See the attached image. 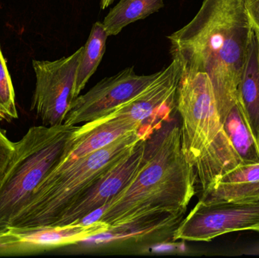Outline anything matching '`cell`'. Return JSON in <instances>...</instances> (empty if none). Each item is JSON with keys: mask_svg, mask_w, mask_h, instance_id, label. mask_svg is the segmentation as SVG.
<instances>
[{"mask_svg": "<svg viewBox=\"0 0 259 258\" xmlns=\"http://www.w3.org/2000/svg\"><path fill=\"white\" fill-rule=\"evenodd\" d=\"M141 130V124L113 112L95 121L77 126L70 136L68 146L58 167H66L84 156L101 149L118 138Z\"/></svg>", "mask_w": 259, "mask_h": 258, "instance_id": "obj_12", "label": "cell"}, {"mask_svg": "<svg viewBox=\"0 0 259 258\" xmlns=\"http://www.w3.org/2000/svg\"><path fill=\"white\" fill-rule=\"evenodd\" d=\"M258 51H259V33H258Z\"/></svg>", "mask_w": 259, "mask_h": 258, "instance_id": "obj_26", "label": "cell"}, {"mask_svg": "<svg viewBox=\"0 0 259 258\" xmlns=\"http://www.w3.org/2000/svg\"><path fill=\"white\" fill-rule=\"evenodd\" d=\"M164 6V0H120L103 24L109 36H116L131 23L144 19Z\"/></svg>", "mask_w": 259, "mask_h": 258, "instance_id": "obj_17", "label": "cell"}, {"mask_svg": "<svg viewBox=\"0 0 259 258\" xmlns=\"http://www.w3.org/2000/svg\"><path fill=\"white\" fill-rule=\"evenodd\" d=\"M223 127L242 165L259 163V147L249 127L244 111L237 101L223 121Z\"/></svg>", "mask_w": 259, "mask_h": 258, "instance_id": "obj_15", "label": "cell"}, {"mask_svg": "<svg viewBox=\"0 0 259 258\" xmlns=\"http://www.w3.org/2000/svg\"><path fill=\"white\" fill-rule=\"evenodd\" d=\"M161 72V70L150 75H138L131 67L105 77L71 102L64 124L77 126L109 115L143 92Z\"/></svg>", "mask_w": 259, "mask_h": 258, "instance_id": "obj_8", "label": "cell"}, {"mask_svg": "<svg viewBox=\"0 0 259 258\" xmlns=\"http://www.w3.org/2000/svg\"><path fill=\"white\" fill-rule=\"evenodd\" d=\"M244 4L251 24L259 33V0H244Z\"/></svg>", "mask_w": 259, "mask_h": 258, "instance_id": "obj_22", "label": "cell"}, {"mask_svg": "<svg viewBox=\"0 0 259 258\" xmlns=\"http://www.w3.org/2000/svg\"><path fill=\"white\" fill-rule=\"evenodd\" d=\"M259 199V181L243 184L217 185L199 200L209 202L218 201H248Z\"/></svg>", "mask_w": 259, "mask_h": 258, "instance_id": "obj_18", "label": "cell"}, {"mask_svg": "<svg viewBox=\"0 0 259 258\" xmlns=\"http://www.w3.org/2000/svg\"><path fill=\"white\" fill-rule=\"evenodd\" d=\"M148 142L144 165L124 190L99 209L95 221L114 227L151 214L187 212L198 179L183 152L181 126L162 125Z\"/></svg>", "mask_w": 259, "mask_h": 258, "instance_id": "obj_2", "label": "cell"}, {"mask_svg": "<svg viewBox=\"0 0 259 258\" xmlns=\"http://www.w3.org/2000/svg\"><path fill=\"white\" fill-rule=\"evenodd\" d=\"M83 46L68 57L55 61L33 60L36 77L30 110L36 112L44 126L64 124L74 101L76 75Z\"/></svg>", "mask_w": 259, "mask_h": 258, "instance_id": "obj_7", "label": "cell"}, {"mask_svg": "<svg viewBox=\"0 0 259 258\" xmlns=\"http://www.w3.org/2000/svg\"><path fill=\"white\" fill-rule=\"evenodd\" d=\"M77 126L30 127L15 142L0 178V225L11 227L28 207L36 188L59 163Z\"/></svg>", "mask_w": 259, "mask_h": 258, "instance_id": "obj_5", "label": "cell"}, {"mask_svg": "<svg viewBox=\"0 0 259 258\" xmlns=\"http://www.w3.org/2000/svg\"><path fill=\"white\" fill-rule=\"evenodd\" d=\"M115 0H100V7L101 9H106V8L109 7L111 4L114 3Z\"/></svg>", "mask_w": 259, "mask_h": 258, "instance_id": "obj_24", "label": "cell"}, {"mask_svg": "<svg viewBox=\"0 0 259 258\" xmlns=\"http://www.w3.org/2000/svg\"><path fill=\"white\" fill-rule=\"evenodd\" d=\"M238 101L259 147L258 33L254 27L238 85Z\"/></svg>", "mask_w": 259, "mask_h": 258, "instance_id": "obj_14", "label": "cell"}, {"mask_svg": "<svg viewBox=\"0 0 259 258\" xmlns=\"http://www.w3.org/2000/svg\"><path fill=\"white\" fill-rule=\"evenodd\" d=\"M252 30L244 0H203L194 18L167 36L183 68L209 77L222 123L238 101Z\"/></svg>", "mask_w": 259, "mask_h": 258, "instance_id": "obj_1", "label": "cell"}, {"mask_svg": "<svg viewBox=\"0 0 259 258\" xmlns=\"http://www.w3.org/2000/svg\"><path fill=\"white\" fill-rule=\"evenodd\" d=\"M148 138L139 131L132 132L68 166L55 167L36 188L28 207L11 227H55L79 197L128 154L140 139Z\"/></svg>", "mask_w": 259, "mask_h": 258, "instance_id": "obj_4", "label": "cell"}, {"mask_svg": "<svg viewBox=\"0 0 259 258\" xmlns=\"http://www.w3.org/2000/svg\"><path fill=\"white\" fill-rule=\"evenodd\" d=\"M259 181V163L241 165L219 180L217 185L243 184Z\"/></svg>", "mask_w": 259, "mask_h": 258, "instance_id": "obj_20", "label": "cell"}, {"mask_svg": "<svg viewBox=\"0 0 259 258\" xmlns=\"http://www.w3.org/2000/svg\"><path fill=\"white\" fill-rule=\"evenodd\" d=\"M181 68L177 112L181 118V145L196 171L202 195L242 161L225 133L209 77Z\"/></svg>", "mask_w": 259, "mask_h": 258, "instance_id": "obj_3", "label": "cell"}, {"mask_svg": "<svg viewBox=\"0 0 259 258\" xmlns=\"http://www.w3.org/2000/svg\"><path fill=\"white\" fill-rule=\"evenodd\" d=\"M181 71L179 62L173 59L149 86L117 108L114 113L140 123V133L152 136L164 123L171 120L172 113L177 111V91Z\"/></svg>", "mask_w": 259, "mask_h": 258, "instance_id": "obj_11", "label": "cell"}, {"mask_svg": "<svg viewBox=\"0 0 259 258\" xmlns=\"http://www.w3.org/2000/svg\"><path fill=\"white\" fill-rule=\"evenodd\" d=\"M110 228L106 223L94 221L64 227L18 229L11 227L14 234L11 255L34 254L70 245H76L101 234Z\"/></svg>", "mask_w": 259, "mask_h": 258, "instance_id": "obj_13", "label": "cell"}, {"mask_svg": "<svg viewBox=\"0 0 259 258\" xmlns=\"http://www.w3.org/2000/svg\"><path fill=\"white\" fill-rule=\"evenodd\" d=\"M109 37L103 22L97 21L93 25L91 34L83 45L76 75L74 88V100L84 89L91 77L95 74L106 53V42Z\"/></svg>", "mask_w": 259, "mask_h": 258, "instance_id": "obj_16", "label": "cell"}, {"mask_svg": "<svg viewBox=\"0 0 259 258\" xmlns=\"http://www.w3.org/2000/svg\"><path fill=\"white\" fill-rule=\"evenodd\" d=\"M9 227H3V226L0 225V232L3 231V230H7Z\"/></svg>", "mask_w": 259, "mask_h": 258, "instance_id": "obj_25", "label": "cell"}, {"mask_svg": "<svg viewBox=\"0 0 259 258\" xmlns=\"http://www.w3.org/2000/svg\"><path fill=\"white\" fill-rule=\"evenodd\" d=\"M148 139H140L128 154L115 164L79 197L55 227L81 224L83 220L109 204L124 190L146 162L149 151Z\"/></svg>", "mask_w": 259, "mask_h": 258, "instance_id": "obj_10", "label": "cell"}, {"mask_svg": "<svg viewBox=\"0 0 259 258\" xmlns=\"http://www.w3.org/2000/svg\"><path fill=\"white\" fill-rule=\"evenodd\" d=\"M13 233L10 227L0 232V255H10Z\"/></svg>", "mask_w": 259, "mask_h": 258, "instance_id": "obj_23", "label": "cell"}, {"mask_svg": "<svg viewBox=\"0 0 259 258\" xmlns=\"http://www.w3.org/2000/svg\"><path fill=\"white\" fill-rule=\"evenodd\" d=\"M186 212H158L110 227L107 231L89 238L81 244L86 249L131 251L157 244L173 242L174 233Z\"/></svg>", "mask_w": 259, "mask_h": 258, "instance_id": "obj_9", "label": "cell"}, {"mask_svg": "<svg viewBox=\"0 0 259 258\" xmlns=\"http://www.w3.org/2000/svg\"><path fill=\"white\" fill-rule=\"evenodd\" d=\"M259 232V199L209 202L199 200L174 233L173 242H210L233 233Z\"/></svg>", "mask_w": 259, "mask_h": 258, "instance_id": "obj_6", "label": "cell"}, {"mask_svg": "<svg viewBox=\"0 0 259 258\" xmlns=\"http://www.w3.org/2000/svg\"><path fill=\"white\" fill-rule=\"evenodd\" d=\"M18 118L12 78L0 48V121L10 122Z\"/></svg>", "mask_w": 259, "mask_h": 258, "instance_id": "obj_19", "label": "cell"}, {"mask_svg": "<svg viewBox=\"0 0 259 258\" xmlns=\"http://www.w3.org/2000/svg\"><path fill=\"white\" fill-rule=\"evenodd\" d=\"M15 151V142L9 140L0 128V178L4 174Z\"/></svg>", "mask_w": 259, "mask_h": 258, "instance_id": "obj_21", "label": "cell"}]
</instances>
